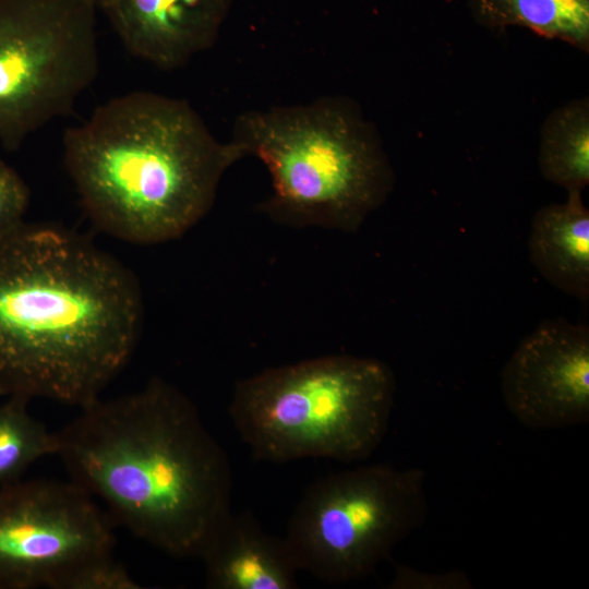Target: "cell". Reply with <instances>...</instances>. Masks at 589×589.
<instances>
[{
	"label": "cell",
	"instance_id": "obj_19",
	"mask_svg": "<svg viewBox=\"0 0 589 589\" xmlns=\"http://www.w3.org/2000/svg\"><path fill=\"white\" fill-rule=\"evenodd\" d=\"M94 1H95V3H96V0H94Z\"/></svg>",
	"mask_w": 589,
	"mask_h": 589
},
{
	"label": "cell",
	"instance_id": "obj_15",
	"mask_svg": "<svg viewBox=\"0 0 589 589\" xmlns=\"http://www.w3.org/2000/svg\"><path fill=\"white\" fill-rule=\"evenodd\" d=\"M28 404L20 397L0 404V485L21 480L33 464L57 453V433L29 413Z\"/></svg>",
	"mask_w": 589,
	"mask_h": 589
},
{
	"label": "cell",
	"instance_id": "obj_18",
	"mask_svg": "<svg viewBox=\"0 0 589 589\" xmlns=\"http://www.w3.org/2000/svg\"><path fill=\"white\" fill-rule=\"evenodd\" d=\"M392 589H470L471 581L461 570L423 573L404 565H396Z\"/></svg>",
	"mask_w": 589,
	"mask_h": 589
},
{
	"label": "cell",
	"instance_id": "obj_4",
	"mask_svg": "<svg viewBox=\"0 0 589 589\" xmlns=\"http://www.w3.org/2000/svg\"><path fill=\"white\" fill-rule=\"evenodd\" d=\"M231 140L266 167L262 208L286 225L354 232L394 189L377 129L344 96L244 111Z\"/></svg>",
	"mask_w": 589,
	"mask_h": 589
},
{
	"label": "cell",
	"instance_id": "obj_10",
	"mask_svg": "<svg viewBox=\"0 0 589 589\" xmlns=\"http://www.w3.org/2000/svg\"><path fill=\"white\" fill-rule=\"evenodd\" d=\"M125 49L175 70L216 43L230 0H96Z\"/></svg>",
	"mask_w": 589,
	"mask_h": 589
},
{
	"label": "cell",
	"instance_id": "obj_2",
	"mask_svg": "<svg viewBox=\"0 0 589 589\" xmlns=\"http://www.w3.org/2000/svg\"><path fill=\"white\" fill-rule=\"evenodd\" d=\"M57 431L70 480L112 520L177 558H200L231 513L229 459L190 398L152 378L100 397Z\"/></svg>",
	"mask_w": 589,
	"mask_h": 589
},
{
	"label": "cell",
	"instance_id": "obj_11",
	"mask_svg": "<svg viewBox=\"0 0 589 589\" xmlns=\"http://www.w3.org/2000/svg\"><path fill=\"white\" fill-rule=\"evenodd\" d=\"M200 560L211 589L298 588L299 568L286 538L266 532L250 512H231Z\"/></svg>",
	"mask_w": 589,
	"mask_h": 589
},
{
	"label": "cell",
	"instance_id": "obj_6",
	"mask_svg": "<svg viewBox=\"0 0 589 589\" xmlns=\"http://www.w3.org/2000/svg\"><path fill=\"white\" fill-rule=\"evenodd\" d=\"M420 468L363 466L303 492L285 536L299 569L328 582L357 580L390 557L428 516Z\"/></svg>",
	"mask_w": 589,
	"mask_h": 589
},
{
	"label": "cell",
	"instance_id": "obj_7",
	"mask_svg": "<svg viewBox=\"0 0 589 589\" xmlns=\"http://www.w3.org/2000/svg\"><path fill=\"white\" fill-rule=\"evenodd\" d=\"M94 0H0V144L68 115L99 69Z\"/></svg>",
	"mask_w": 589,
	"mask_h": 589
},
{
	"label": "cell",
	"instance_id": "obj_17",
	"mask_svg": "<svg viewBox=\"0 0 589 589\" xmlns=\"http://www.w3.org/2000/svg\"><path fill=\"white\" fill-rule=\"evenodd\" d=\"M29 190L11 166L0 160V238L24 223Z\"/></svg>",
	"mask_w": 589,
	"mask_h": 589
},
{
	"label": "cell",
	"instance_id": "obj_5",
	"mask_svg": "<svg viewBox=\"0 0 589 589\" xmlns=\"http://www.w3.org/2000/svg\"><path fill=\"white\" fill-rule=\"evenodd\" d=\"M395 392V376L386 363L333 354L239 381L229 413L257 461H360L384 438Z\"/></svg>",
	"mask_w": 589,
	"mask_h": 589
},
{
	"label": "cell",
	"instance_id": "obj_16",
	"mask_svg": "<svg viewBox=\"0 0 589 589\" xmlns=\"http://www.w3.org/2000/svg\"><path fill=\"white\" fill-rule=\"evenodd\" d=\"M137 582L112 554L88 561L65 581L63 589H139Z\"/></svg>",
	"mask_w": 589,
	"mask_h": 589
},
{
	"label": "cell",
	"instance_id": "obj_14",
	"mask_svg": "<svg viewBox=\"0 0 589 589\" xmlns=\"http://www.w3.org/2000/svg\"><path fill=\"white\" fill-rule=\"evenodd\" d=\"M538 165L542 177L568 191L589 183V99L554 109L540 129Z\"/></svg>",
	"mask_w": 589,
	"mask_h": 589
},
{
	"label": "cell",
	"instance_id": "obj_9",
	"mask_svg": "<svg viewBox=\"0 0 589 589\" xmlns=\"http://www.w3.org/2000/svg\"><path fill=\"white\" fill-rule=\"evenodd\" d=\"M508 411L533 430L589 420V327L556 317L527 334L501 372Z\"/></svg>",
	"mask_w": 589,
	"mask_h": 589
},
{
	"label": "cell",
	"instance_id": "obj_1",
	"mask_svg": "<svg viewBox=\"0 0 589 589\" xmlns=\"http://www.w3.org/2000/svg\"><path fill=\"white\" fill-rule=\"evenodd\" d=\"M143 303L134 275L82 236L26 224L0 238V395L82 408L130 360Z\"/></svg>",
	"mask_w": 589,
	"mask_h": 589
},
{
	"label": "cell",
	"instance_id": "obj_3",
	"mask_svg": "<svg viewBox=\"0 0 589 589\" xmlns=\"http://www.w3.org/2000/svg\"><path fill=\"white\" fill-rule=\"evenodd\" d=\"M63 155L94 225L135 244L189 231L212 208L225 172L247 157L187 100L147 91L107 100L68 129Z\"/></svg>",
	"mask_w": 589,
	"mask_h": 589
},
{
	"label": "cell",
	"instance_id": "obj_8",
	"mask_svg": "<svg viewBox=\"0 0 589 589\" xmlns=\"http://www.w3.org/2000/svg\"><path fill=\"white\" fill-rule=\"evenodd\" d=\"M113 522L71 480L0 485V589H63L91 560L112 554Z\"/></svg>",
	"mask_w": 589,
	"mask_h": 589
},
{
	"label": "cell",
	"instance_id": "obj_12",
	"mask_svg": "<svg viewBox=\"0 0 589 589\" xmlns=\"http://www.w3.org/2000/svg\"><path fill=\"white\" fill-rule=\"evenodd\" d=\"M530 261L553 287L580 301L589 298V211L581 192L540 207L531 220Z\"/></svg>",
	"mask_w": 589,
	"mask_h": 589
},
{
	"label": "cell",
	"instance_id": "obj_13",
	"mask_svg": "<svg viewBox=\"0 0 589 589\" xmlns=\"http://www.w3.org/2000/svg\"><path fill=\"white\" fill-rule=\"evenodd\" d=\"M476 22L490 29L526 27L589 51V0H466Z\"/></svg>",
	"mask_w": 589,
	"mask_h": 589
}]
</instances>
